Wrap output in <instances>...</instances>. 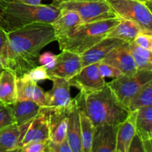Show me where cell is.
<instances>
[{"mask_svg": "<svg viewBox=\"0 0 152 152\" xmlns=\"http://www.w3.org/2000/svg\"><path fill=\"white\" fill-rule=\"evenodd\" d=\"M99 71L101 76L103 78H113L115 79L123 75L121 71L117 68H114L112 65H110L105 62H99Z\"/></svg>", "mask_w": 152, "mask_h": 152, "instance_id": "30", "label": "cell"}, {"mask_svg": "<svg viewBox=\"0 0 152 152\" xmlns=\"http://www.w3.org/2000/svg\"><path fill=\"white\" fill-rule=\"evenodd\" d=\"M14 123L17 126L32 121L42 111L43 108L31 100H16L10 105Z\"/></svg>", "mask_w": 152, "mask_h": 152, "instance_id": "19", "label": "cell"}, {"mask_svg": "<svg viewBox=\"0 0 152 152\" xmlns=\"http://www.w3.org/2000/svg\"><path fill=\"white\" fill-rule=\"evenodd\" d=\"M2 71H3V70L0 69V76H1V72H2Z\"/></svg>", "mask_w": 152, "mask_h": 152, "instance_id": "45", "label": "cell"}, {"mask_svg": "<svg viewBox=\"0 0 152 152\" xmlns=\"http://www.w3.org/2000/svg\"><path fill=\"white\" fill-rule=\"evenodd\" d=\"M123 43H125V42L117 39L108 37L103 39L80 55L82 68L101 62L111 50Z\"/></svg>", "mask_w": 152, "mask_h": 152, "instance_id": "14", "label": "cell"}, {"mask_svg": "<svg viewBox=\"0 0 152 152\" xmlns=\"http://www.w3.org/2000/svg\"><path fill=\"white\" fill-rule=\"evenodd\" d=\"M56 55L53 54L50 51H47L39 56L38 63L39 65L43 66L48 71L53 68L55 63H56Z\"/></svg>", "mask_w": 152, "mask_h": 152, "instance_id": "31", "label": "cell"}, {"mask_svg": "<svg viewBox=\"0 0 152 152\" xmlns=\"http://www.w3.org/2000/svg\"><path fill=\"white\" fill-rule=\"evenodd\" d=\"M151 105H152V80L145 84L132 98L127 108L131 113Z\"/></svg>", "mask_w": 152, "mask_h": 152, "instance_id": "27", "label": "cell"}, {"mask_svg": "<svg viewBox=\"0 0 152 152\" xmlns=\"http://www.w3.org/2000/svg\"><path fill=\"white\" fill-rule=\"evenodd\" d=\"M120 19L137 24L142 32L152 34V14L145 3L139 0H105Z\"/></svg>", "mask_w": 152, "mask_h": 152, "instance_id": "5", "label": "cell"}, {"mask_svg": "<svg viewBox=\"0 0 152 152\" xmlns=\"http://www.w3.org/2000/svg\"><path fill=\"white\" fill-rule=\"evenodd\" d=\"M53 2L51 3L52 5H53L54 7H56L60 3L64 2V1H78V0H52Z\"/></svg>", "mask_w": 152, "mask_h": 152, "instance_id": "39", "label": "cell"}, {"mask_svg": "<svg viewBox=\"0 0 152 152\" xmlns=\"http://www.w3.org/2000/svg\"><path fill=\"white\" fill-rule=\"evenodd\" d=\"M20 151V148H17V149L13 150V151H5V152H19Z\"/></svg>", "mask_w": 152, "mask_h": 152, "instance_id": "43", "label": "cell"}, {"mask_svg": "<svg viewBox=\"0 0 152 152\" xmlns=\"http://www.w3.org/2000/svg\"><path fill=\"white\" fill-rule=\"evenodd\" d=\"M135 130L142 140H152V105L136 111Z\"/></svg>", "mask_w": 152, "mask_h": 152, "instance_id": "23", "label": "cell"}, {"mask_svg": "<svg viewBox=\"0 0 152 152\" xmlns=\"http://www.w3.org/2000/svg\"><path fill=\"white\" fill-rule=\"evenodd\" d=\"M129 152H145L142 140L137 134L132 140Z\"/></svg>", "mask_w": 152, "mask_h": 152, "instance_id": "35", "label": "cell"}, {"mask_svg": "<svg viewBox=\"0 0 152 152\" xmlns=\"http://www.w3.org/2000/svg\"><path fill=\"white\" fill-rule=\"evenodd\" d=\"M139 1H142V2L145 3V4H147V6H148V7H149L150 9H151V0H139Z\"/></svg>", "mask_w": 152, "mask_h": 152, "instance_id": "41", "label": "cell"}, {"mask_svg": "<svg viewBox=\"0 0 152 152\" xmlns=\"http://www.w3.org/2000/svg\"><path fill=\"white\" fill-rule=\"evenodd\" d=\"M101 62L117 68L123 75L133 74L137 71L134 60L128 48V42L111 50Z\"/></svg>", "mask_w": 152, "mask_h": 152, "instance_id": "13", "label": "cell"}, {"mask_svg": "<svg viewBox=\"0 0 152 152\" xmlns=\"http://www.w3.org/2000/svg\"><path fill=\"white\" fill-rule=\"evenodd\" d=\"M66 141L72 152H82V130L80 106L77 98L73 99L68 114Z\"/></svg>", "mask_w": 152, "mask_h": 152, "instance_id": "12", "label": "cell"}, {"mask_svg": "<svg viewBox=\"0 0 152 152\" xmlns=\"http://www.w3.org/2000/svg\"><path fill=\"white\" fill-rule=\"evenodd\" d=\"M80 106V117L82 130V152H91L92 142L95 127L80 104L78 96H76Z\"/></svg>", "mask_w": 152, "mask_h": 152, "instance_id": "25", "label": "cell"}, {"mask_svg": "<svg viewBox=\"0 0 152 152\" xmlns=\"http://www.w3.org/2000/svg\"><path fill=\"white\" fill-rule=\"evenodd\" d=\"M7 50L6 69L13 71L17 78L38 66L40 52L56 41L51 24L33 23L7 32Z\"/></svg>", "mask_w": 152, "mask_h": 152, "instance_id": "1", "label": "cell"}, {"mask_svg": "<svg viewBox=\"0 0 152 152\" xmlns=\"http://www.w3.org/2000/svg\"><path fill=\"white\" fill-rule=\"evenodd\" d=\"M152 80V71H137L130 75H122L108 83L119 100L127 108L132 98L148 82Z\"/></svg>", "mask_w": 152, "mask_h": 152, "instance_id": "7", "label": "cell"}, {"mask_svg": "<svg viewBox=\"0 0 152 152\" xmlns=\"http://www.w3.org/2000/svg\"><path fill=\"white\" fill-rule=\"evenodd\" d=\"M31 121L17 126L14 123L0 130V152H5L21 148V142Z\"/></svg>", "mask_w": 152, "mask_h": 152, "instance_id": "18", "label": "cell"}, {"mask_svg": "<svg viewBox=\"0 0 152 152\" xmlns=\"http://www.w3.org/2000/svg\"><path fill=\"white\" fill-rule=\"evenodd\" d=\"M14 124L10 105L0 102V130Z\"/></svg>", "mask_w": 152, "mask_h": 152, "instance_id": "28", "label": "cell"}, {"mask_svg": "<svg viewBox=\"0 0 152 152\" xmlns=\"http://www.w3.org/2000/svg\"><path fill=\"white\" fill-rule=\"evenodd\" d=\"M7 50V32L3 28H0V56L5 63ZM6 66V65H5Z\"/></svg>", "mask_w": 152, "mask_h": 152, "instance_id": "34", "label": "cell"}, {"mask_svg": "<svg viewBox=\"0 0 152 152\" xmlns=\"http://www.w3.org/2000/svg\"><path fill=\"white\" fill-rule=\"evenodd\" d=\"M28 78L31 80L35 83L44 81V80H49V76L48 74V71L42 65H38L35 68H32L30 71H28L26 74H25Z\"/></svg>", "mask_w": 152, "mask_h": 152, "instance_id": "29", "label": "cell"}, {"mask_svg": "<svg viewBox=\"0 0 152 152\" xmlns=\"http://www.w3.org/2000/svg\"><path fill=\"white\" fill-rule=\"evenodd\" d=\"M45 152H53L51 151V150H50V148H49L48 146H47V148H46V151H45Z\"/></svg>", "mask_w": 152, "mask_h": 152, "instance_id": "44", "label": "cell"}, {"mask_svg": "<svg viewBox=\"0 0 152 152\" xmlns=\"http://www.w3.org/2000/svg\"><path fill=\"white\" fill-rule=\"evenodd\" d=\"M56 55V60L52 69L48 71L50 80L52 78H62L69 80L82 69L80 55L68 50H61Z\"/></svg>", "mask_w": 152, "mask_h": 152, "instance_id": "9", "label": "cell"}, {"mask_svg": "<svg viewBox=\"0 0 152 152\" xmlns=\"http://www.w3.org/2000/svg\"><path fill=\"white\" fill-rule=\"evenodd\" d=\"M82 24L81 19L75 12L61 10L59 16L51 25L54 30L56 40H58L69 35Z\"/></svg>", "mask_w": 152, "mask_h": 152, "instance_id": "20", "label": "cell"}, {"mask_svg": "<svg viewBox=\"0 0 152 152\" xmlns=\"http://www.w3.org/2000/svg\"><path fill=\"white\" fill-rule=\"evenodd\" d=\"M53 86L45 92V108L49 110L67 109L71 105V85L69 80L62 78H52Z\"/></svg>", "mask_w": 152, "mask_h": 152, "instance_id": "10", "label": "cell"}, {"mask_svg": "<svg viewBox=\"0 0 152 152\" xmlns=\"http://www.w3.org/2000/svg\"><path fill=\"white\" fill-rule=\"evenodd\" d=\"M142 30L139 25L132 21L121 19L120 22L108 34V38H114L122 40L125 42L134 41Z\"/></svg>", "mask_w": 152, "mask_h": 152, "instance_id": "24", "label": "cell"}, {"mask_svg": "<svg viewBox=\"0 0 152 152\" xmlns=\"http://www.w3.org/2000/svg\"><path fill=\"white\" fill-rule=\"evenodd\" d=\"M0 69H1V70L6 69L5 63H4V60H3L2 58H1V56H0Z\"/></svg>", "mask_w": 152, "mask_h": 152, "instance_id": "40", "label": "cell"}, {"mask_svg": "<svg viewBox=\"0 0 152 152\" xmlns=\"http://www.w3.org/2000/svg\"><path fill=\"white\" fill-rule=\"evenodd\" d=\"M49 141L31 142L20 148L19 152H45Z\"/></svg>", "mask_w": 152, "mask_h": 152, "instance_id": "33", "label": "cell"}, {"mask_svg": "<svg viewBox=\"0 0 152 152\" xmlns=\"http://www.w3.org/2000/svg\"><path fill=\"white\" fill-rule=\"evenodd\" d=\"M56 7L60 10L75 12L80 16L83 23H91L117 17L105 0L64 1Z\"/></svg>", "mask_w": 152, "mask_h": 152, "instance_id": "6", "label": "cell"}, {"mask_svg": "<svg viewBox=\"0 0 152 152\" xmlns=\"http://www.w3.org/2000/svg\"><path fill=\"white\" fill-rule=\"evenodd\" d=\"M151 140H142V143H143L145 152H152Z\"/></svg>", "mask_w": 152, "mask_h": 152, "instance_id": "38", "label": "cell"}, {"mask_svg": "<svg viewBox=\"0 0 152 152\" xmlns=\"http://www.w3.org/2000/svg\"><path fill=\"white\" fill-rule=\"evenodd\" d=\"M49 110L43 108L41 112L31 121L28 130L25 132L21 147L31 142L49 141Z\"/></svg>", "mask_w": 152, "mask_h": 152, "instance_id": "11", "label": "cell"}, {"mask_svg": "<svg viewBox=\"0 0 152 152\" xmlns=\"http://www.w3.org/2000/svg\"><path fill=\"white\" fill-rule=\"evenodd\" d=\"M136 112L137 111L131 112L128 118L117 127L116 152H129L132 140L136 134Z\"/></svg>", "mask_w": 152, "mask_h": 152, "instance_id": "21", "label": "cell"}, {"mask_svg": "<svg viewBox=\"0 0 152 152\" xmlns=\"http://www.w3.org/2000/svg\"><path fill=\"white\" fill-rule=\"evenodd\" d=\"M70 107L67 109H48L50 130L49 141L52 143L60 144L66 139L68 114Z\"/></svg>", "mask_w": 152, "mask_h": 152, "instance_id": "16", "label": "cell"}, {"mask_svg": "<svg viewBox=\"0 0 152 152\" xmlns=\"http://www.w3.org/2000/svg\"><path fill=\"white\" fill-rule=\"evenodd\" d=\"M117 127L104 125L95 128L91 152H116Z\"/></svg>", "mask_w": 152, "mask_h": 152, "instance_id": "17", "label": "cell"}, {"mask_svg": "<svg viewBox=\"0 0 152 152\" xmlns=\"http://www.w3.org/2000/svg\"><path fill=\"white\" fill-rule=\"evenodd\" d=\"M140 47L152 51V34L145 32H140L134 40Z\"/></svg>", "mask_w": 152, "mask_h": 152, "instance_id": "32", "label": "cell"}, {"mask_svg": "<svg viewBox=\"0 0 152 152\" xmlns=\"http://www.w3.org/2000/svg\"><path fill=\"white\" fill-rule=\"evenodd\" d=\"M128 48L134 60L137 71H152V51L140 47L134 41L128 43Z\"/></svg>", "mask_w": 152, "mask_h": 152, "instance_id": "26", "label": "cell"}, {"mask_svg": "<svg viewBox=\"0 0 152 152\" xmlns=\"http://www.w3.org/2000/svg\"><path fill=\"white\" fill-rule=\"evenodd\" d=\"M0 28H3V29H4V24H3V22H2V19H1V13H0Z\"/></svg>", "mask_w": 152, "mask_h": 152, "instance_id": "42", "label": "cell"}, {"mask_svg": "<svg viewBox=\"0 0 152 152\" xmlns=\"http://www.w3.org/2000/svg\"><path fill=\"white\" fill-rule=\"evenodd\" d=\"M69 82L71 86H74L84 94L99 91L107 84L99 73V62L82 68Z\"/></svg>", "mask_w": 152, "mask_h": 152, "instance_id": "8", "label": "cell"}, {"mask_svg": "<svg viewBox=\"0 0 152 152\" xmlns=\"http://www.w3.org/2000/svg\"><path fill=\"white\" fill-rule=\"evenodd\" d=\"M13 1H19V2L25 3V4L37 5V4H42V1L43 0H13Z\"/></svg>", "mask_w": 152, "mask_h": 152, "instance_id": "37", "label": "cell"}, {"mask_svg": "<svg viewBox=\"0 0 152 152\" xmlns=\"http://www.w3.org/2000/svg\"><path fill=\"white\" fill-rule=\"evenodd\" d=\"M48 146L53 152H72L68 142H67L66 139L60 144L52 143L51 142L49 141L48 143Z\"/></svg>", "mask_w": 152, "mask_h": 152, "instance_id": "36", "label": "cell"}, {"mask_svg": "<svg viewBox=\"0 0 152 152\" xmlns=\"http://www.w3.org/2000/svg\"><path fill=\"white\" fill-rule=\"evenodd\" d=\"M61 10L50 4H25L13 0H0V13L6 32L33 23L51 24Z\"/></svg>", "mask_w": 152, "mask_h": 152, "instance_id": "3", "label": "cell"}, {"mask_svg": "<svg viewBox=\"0 0 152 152\" xmlns=\"http://www.w3.org/2000/svg\"><path fill=\"white\" fill-rule=\"evenodd\" d=\"M120 20V18L116 17L99 22L83 23L68 36L56 40L59 49L81 55L106 38L110 31Z\"/></svg>", "mask_w": 152, "mask_h": 152, "instance_id": "4", "label": "cell"}, {"mask_svg": "<svg viewBox=\"0 0 152 152\" xmlns=\"http://www.w3.org/2000/svg\"><path fill=\"white\" fill-rule=\"evenodd\" d=\"M16 76L9 69H4L0 76V102L10 105L16 101Z\"/></svg>", "mask_w": 152, "mask_h": 152, "instance_id": "22", "label": "cell"}, {"mask_svg": "<svg viewBox=\"0 0 152 152\" xmlns=\"http://www.w3.org/2000/svg\"><path fill=\"white\" fill-rule=\"evenodd\" d=\"M31 100L45 108V92L25 75L16 78V100Z\"/></svg>", "mask_w": 152, "mask_h": 152, "instance_id": "15", "label": "cell"}, {"mask_svg": "<svg viewBox=\"0 0 152 152\" xmlns=\"http://www.w3.org/2000/svg\"><path fill=\"white\" fill-rule=\"evenodd\" d=\"M77 96L95 128L104 125L117 127L130 114L108 84L99 91L88 94L80 91Z\"/></svg>", "mask_w": 152, "mask_h": 152, "instance_id": "2", "label": "cell"}]
</instances>
